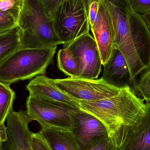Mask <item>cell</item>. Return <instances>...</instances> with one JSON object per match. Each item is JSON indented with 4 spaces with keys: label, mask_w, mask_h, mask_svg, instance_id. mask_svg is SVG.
Listing matches in <instances>:
<instances>
[{
    "label": "cell",
    "mask_w": 150,
    "mask_h": 150,
    "mask_svg": "<svg viewBox=\"0 0 150 150\" xmlns=\"http://www.w3.org/2000/svg\"><path fill=\"white\" fill-rule=\"evenodd\" d=\"M112 25L114 45L121 52L133 80L150 68V31L142 15L133 10L130 0H101Z\"/></svg>",
    "instance_id": "6da1fadb"
},
{
    "label": "cell",
    "mask_w": 150,
    "mask_h": 150,
    "mask_svg": "<svg viewBox=\"0 0 150 150\" xmlns=\"http://www.w3.org/2000/svg\"><path fill=\"white\" fill-rule=\"evenodd\" d=\"M80 109L92 115L105 125L109 137L120 129L132 125L143 109V100L129 86L116 95L97 101L79 100Z\"/></svg>",
    "instance_id": "7a4b0ae2"
},
{
    "label": "cell",
    "mask_w": 150,
    "mask_h": 150,
    "mask_svg": "<svg viewBox=\"0 0 150 150\" xmlns=\"http://www.w3.org/2000/svg\"><path fill=\"white\" fill-rule=\"evenodd\" d=\"M20 48H44L63 44L56 33L52 19L38 0H25L18 21Z\"/></svg>",
    "instance_id": "3957f363"
},
{
    "label": "cell",
    "mask_w": 150,
    "mask_h": 150,
    "mask_svg": "<svg viewBox=\"0 0 150 150\" xmlns=\"http://www.w3.org/2000/svg\"><path fill=\"white\" fill-rule=\"evenodd\" d=\"M57 48H19L0 65V82L10 86L45 75L47 68L53 62Z\"/></svg>",
    "instance_id": "277c9868"
},
{
    "label": "cell",
    "mask_w": 150,
    "mask_h": 150,
    "mask_svg": "<svg viewBox=\"0 0 150 150\" xmlns=\"http://www.w3.org/2000/svg\"><path fill=\"white\" fill-rule=\"evenodd\" d=\"M54 30L66 45L90 30L84 0H68L62 4L52 17Z\"/></svg>",
    "instance_id": "5b68a950"
},
{
    "label": "cell",
    "mask_w": 150,
    "mask_h": 150,
    "mask_svg": "<svg viewBox=\"0 0 150 150\" xmlns=\"http://www.w3.org/2000/svg\"><path fill=\"white\" fill-rule=\"evenodd\" d=\"M28 115L41 128H52L72 131L76 114L80 109L57 105L29 96L26 99Z\"/></svg>",
    "instance_id": "8992f818"
},
{
    "label": "cell",
    "mask_w": 150,
    "mask_h": 150,
    "mask_svg": "<svg viewBox=\"0 0 150 150\" xmlns=\"http://www.w3.org/2000/svg\"><path fill=\"white\" fill-rule=\"evenodd\" d=\"M90 28L100 53L102 65L108 61L113 49L114 33L111 18L101 0H84Z\"/></svg>",
    "instance_id": "52a82bcc"
},
{
    "label": "cell",
    "mask_w": 150,
    "mask_h": 150,
    "mask_svg": "<svg viewBox=\"0 0 150 150\" xmlns=\"http://www.w3.org/2000/svg\"><path fill=\"white\" fill-rule=\"evenodd\" d=\"M56 86L62 91L77 100H100L119 93L122 88L116 87L100 79L69 77L54 79Z\"/></svg>",
    "instance_id": "ba28073f"
},
{
    "label": "cell",
    "mask_w": 150,
    "mask_h": 150,
    "mask_svg": "<svg viewBox=\"0 0 150 150\" xmlns=\"http://www.w3.org/2000/svg\"><path fill=\"white\" fill-rule=\"evenodd\" d=\"M118 150H150V103L134 122L120 129L111 137Z\"/></svg>",
    "instance_id": "9c48e42d"
},
{
    "label": "cell",
    "mask_w": 150,
    "mask_h": 150,
    "mask_svg": "<svg viewBox=\"0 0 150 150\" xmlns=\"http://www.w3.org/2000/svg\"><path fill=\"white\" fill-rule=\"evenodd\" d=\"M6 120L7 139L2 142V150H33L32 132L28 126L33 120L27 111L16 112L13 109Z\"/></svg>",
    "instance_id": "30bf717a"
},
{
    "label": "cell",
    "mask_w": 150,
    "mask_h": 150,
    "mask_svg": "<svg viewBox=\"0 0 150 150\" xmlns=\"http://www.w3.org/2000/svg\"><path fill=\"white\" fill-rule=\"evenodd\" d=\"M63 47H68L74 55L80 59L82 66L80 77L98 78L101 72L102 62L97 43L90 33Z\"/></svg>",
    "instance_id": "8fae6325"
},
{
    "label": "cell",
    "mask_w": 150,
    "mask_h": 150,
    "mask_svg": "<svg viewBox=\"0 0 150 150\" xmlns=\"http://www.w3.org/2000/svg\"><path fill=\"white\" fill-rule=\"evenodd\" d=\"M72 131L81 150H88L109 137L106 127L101 121L81 109L75 115Z\"/></svg>",
    "instance_id": "7c38bea8"
},
{
    "label": "cell",
    "mask_w": 150,
    "mask_h": 150,
    "mask_svg": "<svg viewBox=\"0 0 150 150\" xmlns=\"http://www.w3.org/2000/svg\"><path fill=\"white\" fill-rule=\"evenodd\" d=\"M26 89L31 97L57 105L80 109L78 100L62 91L56 86L54 79L45 75H39L33 78L26 85Z\"/></svg>",
    "instance_id": "4fadbf2b"
},
{
    "label": "cell",
    "mask_w": 150,
    "mask_h": 150,
    "mask_svg": "<svg viewBox=\"0 0 150 150\" xmlns=\"http://www.w3.org/2000/svg\"><path fill=\"white\" fill-rule=\"evenodd\" d=\"M102 78L110 84L122 88L129 86L133 79L129 67L121 52L114 47L109 59L103 65Z\"/></svg>",
    "instance_id": "5bb4252c"
},
{
    "label": "cell",
    "mask_w": 150,
    "mask_h": 150,
    "mask_svg": "<svg viewBox=\"0 0 150 150\" xmlns=\"http://www.w3.org/2000/svg\"><path fill=\"white\" fill-rule=\"evenodd\" d=\"M40 132L51 150H81L71 130L44 128H41Z\"/></svg>",
    "instance_id": "9a60e30c"
},
{
    "label": "cell",
    "mask_w": 150,
    "mask_h": 150,
    "mask_svg": "<svg viewBox=\"0 0 150 150\" xmlns=\"http://www.w3.org/2000/svg\"><path fill=\"white\" fill-rule=\"evenodd\" d=\"M59 69L66 75L73 77H80L82 72L81 61L75 56L68 47L60 49L57 55Z\"/></svg>",
    "instance_id": "2e32d148"
},
{
    "label": "cell",
    "mask_w": 150,
    "mask_h": 150,
    "mask_svg": "<svg viewBox=\"0 0 150 150\" xmlns=\"http://www.w3.org/2000/svg\"><path fill=\"white\" fill-rule=\"evenodd\" d=\"M20 47V33L17 27L0 35V65Z\"/></svg>",
    "instance_id": "e0dca14e"
},
{
    "label": "cell",
    "mask_w": 150,
    "mask_h": 150,
    "mask_svg": "<svg viewBox=\"0 0 150 150\" xmlns=\"http://www.w3.org/2000/svg\"><path fill=\"white\" fill-rule=\"evenodd\" d=\"M16 93L9 85L0 82V126L4 125L8 115L13 109Z\"/></svg>",
    "instance_id": "ac0fdd59"
},
{
    "label": "cell",
    "mask_w": 150,
    "mask_h": 150,
    "mask_svg": "<svg viewBox=\"0 0 150 150\" xmlns=\"http://www.w3.org/2000/svg\"><path fill=\"white\" fill-rule=\"evenodd\" d=\"M19 15L0 10V35L17 27Z\"/></svg>",
    "instance_id": "d6986e66"
},
{
    "label": "cell",
    "mask_w": 150,
    "mask_h": 150,
    "mask_svg": "<svg viewBox=\"0 0 150 150\" xmlns=\"http://www.w3.org/2000/svg\"><path fill=\"white\" fill-rule=\"evenodd\" d=\"M135 88L143 98L144 100L150 103V69L141 76Z\"/></svg>",
    "instance_id": "ffe728a7"
},
{
    "label": "cell",
    "mask_w": 150,
    "mask_h": 150,
    "mask_svg": "<svg viewBox=\"0 0 150 150\" xmlns=\"http://www.w3.org/2000/svg\"><path fill=\"white\" fill-rule=\"evenodd\" d=\"M25 0H0V10L20 15Z\"/></svg>",
    "instance_id": "44dd1931"
},
{
    "label": "cell",
    "mask_w": 150,
    "mask_h": 150,
    "mask_svg": "<svg viewBox=\"0 0 150 150\" xmlns=\"http://www.w3.org/2000/svg\"><path fill=\"white\" fill-rule=\"evenodd\" d=\"M49 17H52L60 5L68 0H38Z\"/></svg>",
    "instance_id": "7402d4cb"
},
{
    "label": "cell",
    "mask_w": 150,
    "mask_h": 150,
    "mask_svg": "<svg viewBox=\"0 0 150 150\" xmlns=\"http://www.w3.org/2000/svg\"><path fill=\"white\" fill-rule=\"evenodd\" d=\"M133 10L139 15L150 12V0H130Z\"/></svg>",
    "instance_id": "603a6c76"
},
{
    "label": "cell",
    "mask_w": 150,
    "mask_h": 150,
    "mask_svg": "<svg viewBox=\"0 0 150 150\" xmlns=\"http://www.w3.org/2000/svg\"><path fill=\"white\" fill-rule=\"evenodd\" d=\"M33 150H51L46 141L40 132L32 134Z\"/></svg>",
    "instance_id": "cb8c5ba5"
},
{
    "label": "cell",
    "mask_w": 150,
    "mask_h": 150,
    "mask_svg": "<svg viewBox=\"0 0 150 150\" xmlns=\"http://www.w3.org/2000/svg\"><path fill=\"white\" fill-rule=\"evenodd\" d=\"M88 150H118L113 139L108 137Z\"/></svg>",
    "instance_id": "d4e9b609"
},
{
    "label": "cell",
    "mask_w": 150,
    "mask_h": 150,
    "mask_svg": "<svg viewBox=\"0 0 150 150\" xmlns=\"http://www.w3.org/2000/svg\"><path fill=\"white\" fill-rule=\"evenodd\" d=\"M144 21L145 22L148 29L150 31V12L142 15Z\"/></svg>",
    "instance_id": "484cf974"
},
{
    "label": "cell",
    "mask_w": 150,
    "mask_h": 150,
    "mask_svg": "<svg viewBox=\"0 0 150 150\" xmlns=\"http://www.w3.org/2000/svg\"><path fill=\"white\" fill-rule=\"evenodd\" d=\"M2 139L0 138V150H2V142H3Z\"/></svg>",
    "instance_id": "4316f807"
}]
</instances>
